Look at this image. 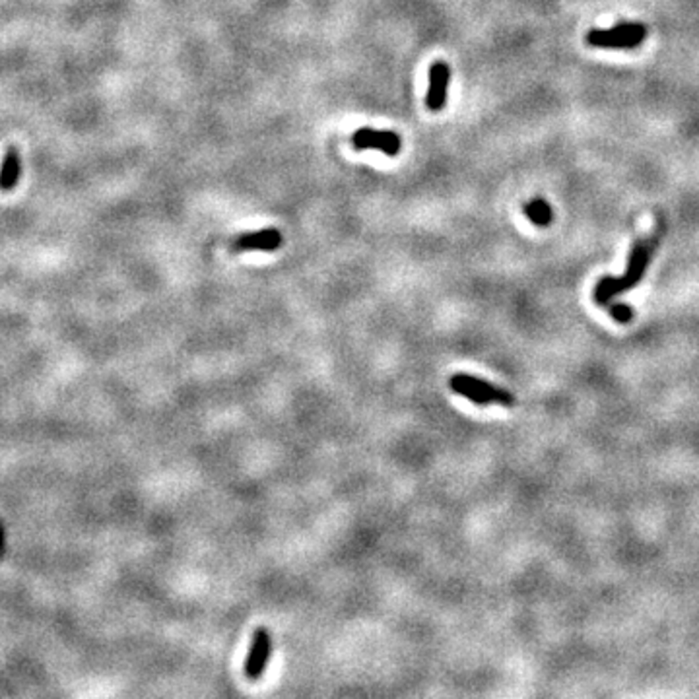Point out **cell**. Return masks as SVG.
Here are the masks:
<instances>
[{
	"label": "cell",
	"instance_id": "1",
	"mask_svg": "<svg viewBox=\"0 0 699 699\" xmlns=\"http://www.w3.org/2000/svg\"><path fill=\"white\" fill-rule=\"evenodd\" d=\"M662 233H664V226H662V221H659V228L654 229L651 236L645 237V239H639V241L633 243L630 262H628V270H625L623 276H604V278L599 280V284L594 286L593 291L596 305L606 307L612 297L622 294V291L635 288L639 282L643 280V276L647 272V266H649V262L653 259Z\"/></svg>",
	"mask_w": 699,
	"mask_h": 699
},
{
	"label": "cell",
	"instance_id": "2",
	"mask_svg": "<svg viewBox=\"0 0 699 699\" xmlns=\"http://www.w3.org/2000/svg\"><path fill=\"white\" fill-rule=\"evenodd\" d=\"M645 37L647 28L643 23H618L608 30H591L587 43L596 49H633L641 45Z\"/></svg>",
	"mask_w": 699,
	"mask_h": 699
},
{
	"label": "cell",
	"instance_id": "3",
	"mask_svg": "<svg viewBox=\"0 0 699 699\" xmlns=\"http://www.w3.org/2000/svg\"><path fill=\"white\" fill-rule=\"evenodd\" d=\"M270 657H272V635L266 628H259L253 633L251 649H249V654L245 659V678L251 680V682L260 680L265 674L266 666H268Z\"/></svg>",
	"mask_w": 699,
	"mask_h": 699
},
{
	"label": "cell",
	"instance_id": "4",
	"mask_svg": "<svg viewBox=\"0 0 699 699\" xmlns=\"http://www.w3.org/2000/svg\"><path fill=\"white\" fill-rule=\"evenodd\" d=\"M352 146L356 150H379L387 156H396L403 148L400 137L393 130L357 129L352 137Z\"/></svg>",
	"mask_w": 699,
	"mask_h": 699
},
{
	"label": "cell",
	"instance_id": "5",
	"mask_svg": "<svg viewBox=\"0 0 699 699\" xmlns=\"http://www.w3.org/2000/svg\"><path fill=\"white\" fill-rule=\"evenodd\" d=\"M284 243V237L276 228L257 229V231H245L237 236L231 243V249L237 253L245 251H276Z\"/></svg>",
	"mask_w": 699,
	"mask_h": 699
},
{
	"label": "cell",
	"instance_id": "6",
	"mask_svg": "<svg viewBox=\"0 0 699 699\" xmlns=\"http://www.w3.org/2000/svg\"><path fill=\"white\" fill-rule=\"evenodd\" d=\"M451 80V69L447 62L437 61L429 69V88H427L426 105L429 111H441L447 101V88Z\"/></svg>",
	"mask_w": 699,
	"mask_h": 699
},
{
	"label": "cell",
	"instance_id": "7",
	"mask_svg": "<svg viewBox=\"0 0 699 699\" xmlns=\"http://www.w3.org/2000/svg\"><path fill=\"white\" fill-rule=\"evenodd\" d=\"M22 179V154L18 146H8L0 160V192H12Z\"/></svg>",
	"mask_w": 699,
	"mask_h": 699
},
{
	"label": "cell",
	"instance_id": "8",
	"mask_svg": "<svg viewBox=\"0 0 699 699\" xmlns=\"http://www.w3.org/2000/svg\"><path fill=\"white\" fill-rule=\"evenodd\" d=\"M458 375H461V379H463L464 383H468L470 387L476 388L478 395L482 396L487 404L497 403L502 404V406H507V408H509V406H515V396L511 395L509 391L497 387V385H494V383H490V381L486 379H478V377L466 375V373H458Z\"/></svg>",
	"mask_w": 699,
	"mask_h": 699
},
{
	"label": "cell",
	"instance_id": "9",
	"mask_svg": "<svg viewBox=\"0 0 699 699\" xmlns=\"http://www.w3.org/2000/svg\"><path fill=\"white\" fill-rule=\"evenodd\" d=\"M524 216L534 226H548L554 218V212H552V206L548 204L544 198H532L528 204H524Z\"/></svg>",
	"mask_w": 699,
	"mask_h": 699
},
{
	"label": "cell",
	"instance_id": "10",
	"mask_svg": "<svg viewBox=\"0 0 699 699\" xmlns=\"http://www.w3.org/2000/svg\"><path fill=\"white\" fill-rule=\"evenodd\" d=\"M608 313L610 317L618 320V323H630V320L633 319V311H631L630 305L625 304L608 305Z\"/></svg>",
	"mask_w": 699,
	"mask_h": 699
}]
</instances>
